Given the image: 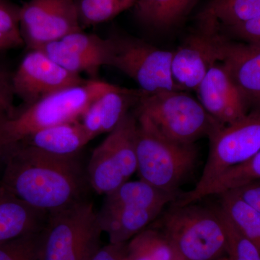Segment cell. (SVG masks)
I'll return each instance as SVG.
<instances>
[{"label": "cell", "mask_w": 260, "mask_h": 260, "mask_svg": "<svg viewBox=\"0 0 260 260\" xmlns=\"http://www.w3.org/2000/svg\"><path fill=\"white\" fill-rule=\"evenodd\" d=\"M0 183L36 209L52 213L86 200V167L75 157H61L23 143L10 147Z\"/></svg>", "instance_id": "6da1fadb"}, {"label": "cell", "mask_w": 260, "mask_h": 260, "mask_svg": "<svg viewBox=\"0 0 260 260\" xmlns=\"http://www.w3.org/2000/svg\"><path fill=\"white\" fill-rule=\"evenodd\" d=\"M136 153L140 179L177 198L179 186L194 170L198 159L194 143L168 139L141 114H138Z\"/></svg>", "instance_id": "7a4b0ae2"}, {"label": "cell", "mask_w": 260, "mask_h": 260, "mask_svg": "<svg viewBox=\"0 0 260 260\" xmlns=\"http://www.w3.org/2000/svg\"><path fill=\"white\" fill-rule=\"evenodd\" d=\"M159 230L177 259L216 260L226 252V237L218 210L191 204L172 205Z\"/></svg>", "instance_id": "3957f363"}, {"label": "cell", "mask_w": 260, "mask_h": 260, "mask_svg": "<svg viewBox=\"0 0 260 260\" xmlns=\"http://www.w3.org/2000/svg\"><path fill=\"white\" fill-rule=\"evenodd\" d=\"M116 87L100 80H85L26 106L21 112H15L6 124L8 146L39 130L79 121L90 104Z\"/></svg>", "instance_id": "277c9868"}, {"label": "cell", "mask_w": 260, "mask_h": 260, "mask_svg": "<svg viewBox=\"0 0 260 260\" xmlns=\"http://www.w3.org/2000/svg\"><path fill=\"white\" fill-rule=\"evenodd\" d=\"M210 151L204 170L192 190L179 194L173 205L202 199L204 191L229 169L246 162L260 150V107L233 124L221 125L208 137Z\"/></svg>", "instance_id": "5b68a950"}, {"label": "cell", "mask_w": 260, "mask_h": 260, "mask_svg": "<svg viewBox=\"0 0 260 260\" xmlns=\"http://www.w3.org/2000/svg\"><path fill=\"white\" fill-rule=\"evenodd\" d=\"M102 233L88 199L49 213L43 229L42 260H90L102 247Z\"/></svg>", "instance_id": "8992f818"}, {"label": "cell", "mask_w": 260, "mask_h": 260, "mask_svg": "<svg viewBox=\"0 0 260 260\" xmlns=\"http://www.w3.org/2000/svg\"><path fill=\"white\" fill-rule=\"evenodd\" d=\"M138 114L148 117L162 136L179 143L192 144L209 137L221 126L199 101L179 90L147 94L138 102Z\"/></svg>", "instance_id": "52a82bcc"}, {"label": "cell", "mask_w": 260, "mask_h": 260, "mask_svg": "<svg viewBox=\"0 0 260 260\" xmlns=\"http://www.w3.org/2000/svg\"><path fill=\"white\" fill-rule=\"evenodd\" d=\"M173 51L162 50L151 44L128 36L107 39L104 65L122 72L148 94L184 91L172 78Z\"/></svg>", "instance_id": "ba28073f"}, {"label": "cell", "mask_w": 260, "mask_h": 260, "mask_svg": "<svg viewBox=\"0 0 260 260\" xmlns=\"http://www.w3.org/2000/svg\"><path fill=\"white\" fill-rule=\"evenodd\" d=\"M138 118L128 112L99 146L86 166L90 189L107 195L137 172Z\"/></svg>", "instance_id": "9c48e42d"}, {"label": "cell", "mask_w": 260, "mask_h": 260, "mask_svg": "<svg viewBox=\"0 0 260 260\" xmlns=\"http://www.w3.org/2000/svg\"><path fill=\"white\" fill-rule=\"evenodd\" d=\"M19 29L29 50L82 30L77 0H30L19 10Z\"/></svg>", "instance_id": "30bf717a"}, {"label": "cell", "mask_w": 260, "mask_h": 260, "mask_svg": "<svg viewBox=\"0 0 260 260\" xmlns=\"http://www.w3.org/2000/svg\"><path fill=\"white\" fill-rule=\"evenodd\" d=\"M11 81L15 95L29 106L85 80L61 68L43 51L32 49L11 75Z\"/></svg>", "instance_id": "8fae6325"}, {"label": "cell", "mask_w": 260, "mask_h": 260, "mask_svg": "<svg viewBox=\"0 0 260 260\" xmlns=\"http://www.w3.org/2000/svg\"><path fill=\"white\" fill-rule=\"evenodd\" d=\"M219 36L216 28L200 25L173 51V80L183 90H196L210 68L219 62Z\"/></svg>", "instance_id": "7c38bea8"}, {"label": "cell", "mask_w": 260, "mask_h": 260, "mask_svg": "<svg viewBox=\"0 0 260 260\" xmlns=\"http://www.w3.org/2000/svg\"><path fill=\"white\" fill-rule=\"evenodd\" d=\"M207 112L222 125L233 124L248 114V104L220 62L210 68L196 90Z\"/></svg>", "instance_id": "4fadbf2b"}, {"label": "cell", "mask_w": 260, "mask_h": 260, "mask_svg": "<svg viewBox=\"0 0 260 260\" xmlns=\"http://www.w3.org/2000/svg\"><path fill=\"white\" fill-rule=\"evenodd\" d=\"M219 51V62L248 104L260 107V45L232 42L220 32Z\"/></svg>", "instance_id": "5bb4252c"}, {"label": "cell", "mask_w": 260, "mask_h": 260, "mask_svg": "<svg viewBox=\"0 0 260 260\" xmlns=\"http://www.w3.org/2000/svg\"><path fill=\"white\" fill-rule=\"evenodd\" d=\"M48 215L25 203L0 183V243L42 230Z\"/></svg>", "instance_id": "9a60e30c"}, {"label": "cell", "mask_w": 260, "mask_h": 260, "mask_svg": "<svg viewBox=\"0 0 260 260\" xmlns=\"http://www.w3.org/2000/svg\"><path fill=\"white\" fill-rule=\"evenodd\" d=\"M90 141L79 120L39 130L18 143L51 155L75 157Z\"/></svg>", "instance_id": "2e32d148"}, {"label": "cell", "mask_w": 260, "mask_h": 260, "mask_svg": "<svg viewBox=\"0 0 260 260\" xmlns=\"http://www.w3.org/2000/svg\"><path fill=\"white\" fill-rule=\"evenodd\" d=\"M161 212L135 208H101L97 214L101 229L107 234L109 243L121 244H126L147 229Z\"/></svg>", "instance_id": "e0dca14e"}, {"label": "cell", "mask_w": 260, "mask_h": 260, "mask_svg": "<svg viewBox=\"0 0 260 260\" xmlns=\"http://www.w3.org/2000/svg\"><path fill=\"white\" fill-rule=\"evenodd\" d=\"M106 196L102 209L135 208L162 211L166 205L177 199L176 195L160 190L143 179L126 181Z\"/></svg>", "instance_id": "ac0fdd59"}, {"label": "cell", "mask_w": 260, "mask_h": 260, "mask_svg": "<svg viewBox=\"0 0 260 260\" xmlns=\"http://www.w3.org/2000/svg\"><path fill=\"white\" fill-rule=\"evenodd\" d=\"M260 15V0H211L200 12V25L220 29L238 25Z\"/></svg>", "instance_id": "d6986e66"}, {"label": "cell", "mask_w": 260, "mask_h": 260, "mask_svg": "<svg viewBox=\"0 0 260 260\" xmlns=\"http://www.w3.org/2000/svg\"><path fill=\"white\" fill-rule=\"evenodd\" d=\"M196 0H137L135 13L141 23L157 30L177 25Z\"/></svg>", "instance_id": "ffe728a7"}, {"label": "cell", "mask_w": 260, "mask_h": 260, "mask_svg": "<svg viewBox=\"0 0 260 260\" xmlns=\"http://www.w3.org/2000/svg\"><path fill=\"white\" fill-rule=\"evenodd\" d=\"M220 208L260 251V213L233 191L218 194Z\"/></svg>", "instance_id": "44dd1931"}, {"label": "cell", "mask_w": 260, "mask_h": 260, "mask_svg": "<svg viewBox=\"0 0 260 260\" xmlns=\"http://www.w3.org/2000/svg\"><path fill=\"white\" fill-rule=\"evenodd\" d=\"M56 64L76 75L86 73L95 76L101 67L102 61L96 58L83 55L65 46L61 41H56L44 44L39 48Z\"/></svg>", "instance_id": "7402d4cb"}, {"label": "cell", "mask_w": 260, "mask_h": 260, "mask_svg": "<svg viewBox=\"0 0 260 260\" xmlns=\"http://www.w3.org/2000/svg\"><path fill=\"white\" fill-rule=\"evenodd\" d=\"M260 180V150L250 159L224 172L204 191L202 199L234 190L253 181Z\"/></svg>", "instance_id": "603a6c76"}, {"label": "cell", "mask_w": 260, "mask_h": 260, "mask_svg": "<svg viewBox=\"0 0 260 260\" xmlns=\"http://www.w3.org/2000/svg\"><path fill=\"white\" fill-rule=\"evenodd\" d=\"M137 0H77L81 27L93 26L112 20L133 8Z\"/></svg>", "instance_id": "cb8c5ba5"}, {"label": "cell", "mask_w": 260, "mask_h": 260, "mask_svg": "<svg viewBox=\"0 0 260 260\" xmlns=\"http://www.w3.org/2000/svg\"><path fill=\"white\" fill-rule=\"evenodd\" d=\"M43 229L0 243V260H42Z\"/></svg>", "instance_id": "d4e9b609"}, {"label": "cell", "mask_w": 260, "mask_h": 260, "mask_svg": "<svg viewBox=\"0 0 260 260\" xmlns=\"http://www.w3.org/2000/svg\"><path fill=\"white\" fill-rule=\"evenodd\" d=\"M217 210L225 229L229 260H260V251L255 244L234 225L220 208Z\"/></svg>", "instance_id": "484cf974"}, {"label": "cell", "mask_w": 260, "mask_h": 260, "mask_svg": "<svg viewBox=\"0 0 260 260\" xmlns=\"http://www.w3.org/2000/svg\"><path fill=\"white\" fill-rule=\"evenodd\" d=\"M128 245L146 253L155 260H176L177 256L159 229H145L127 242Z\"/></svg>", "instance_id": "4316f807"}, {"label": "cell", "mask_w": 260, "mask_h": 260, "mask_svg": "<svg viewBox=\"0 0 260 260\" xmlns=\"http://www.w3.org/2000/svg\"><path fill=\"white\" fill-rule=\"evenodd\" d=\"M14 96L11 75L0 69V168H3L5 157L10 150L6 139V124L15 112L13 106Z\"/></svg>", "instance_id": "83f0119b"}, {"label": "cell", "mask_w": 260, "mask_h": 260, "mask_svg": "<svg viewBox=\"0 0 260 260\" xmlns=\"http://www.w3.org/2000/svg\"><path fill=\"white\" fill-rule=\"evenodd\" d=\"M59 41L72 50L83 55L96 58L104 66L107 39H102L94 34H86L80 30L68 34Z\"/></svg>", "instance_id": "f1b7e54d"}, {"label": "cell", "mask_w": 260, "mask_h": 260, "mask_svg": "<svg viewBox=\"0 0 260 260\" xmlns=\"http://www.w3.org/2000/svg\"><path fill=\"white\" fill-rule=\"evenodd\" d=\"M228 38L240 39L246 44L260 45V15L249 21L219 30Z\"/></svg>", "instance_id": "f546056e"}, {"label": "cell", "mask_w": 260, "mask_h": 260, "mask_svg": "<svg viewBox=\"0 0 260 260\" xmlns=\"http://www.w3.org/2000/svg\"><path fill=\"white\" fill-rule=\"evenodd\" d=\"M80 124L90 140L103 133V114L100 97L83 113Z\"/></svg>", "instance_id": "4dcf8cb0"}, {"label": "cell", "mask_w": 260, "mask_h": 260, "mask_svg": "<svg viewBox=\"0 0 260 260\" xmlns=\"http://www.w3.org/2000/svg\"><path fill=\"white\" fill-rule=\"evenodd\" d=\"M19 10L20 8L0 0V32L20 34Z\"/></svg>", "instance_id": "1f68e13d"}, {"label": "cell", "mask_w": 260, "mask_h": 260, "mask_svg": "<svg viewBox=\"0 0 260 260\" xmlns=\"http://www.w3.org/2000/svg\"><path fill=\"white\" fill-rule=\"evenodd\" d=\"M232 191L260 213V180L253 181Z\"/></svg>", "instance_id": "d6a6232c"}, {"label": "cell", "mask_w": 260, "mask_h": 260, "mask_svg": "<svg viewBox=\"0 0 260 260\" xmlns=\"http://www.w3.org/2000/svg\"><path fill=\"white\" fill-rule=\"evenodd\" d=\"M126 244H114L102 246L90 260H125Z\"/></svg>", "instance_id": "836d02e7"}, {"label": "cell", "mask_w": 260, "mask_h": 260, "mask_svg": "<svg viewBox=\"0 0 260 260\" xmlns=\"http://www.w3.org/2000/svg\"><path fill=\"white\" fill-rule=\"evenodd\" d=\"M24 44L20 34L0 32V51L20 47Z\"/></svg>", "instance_id": "e575fe53"}, {"label": "cell", "mask_w": 260, "mask_h": 260, "mask_svg": "<svg viewBox=\"0 0 260 260\" xmlns=\"http://www.w3.org/2000/svg\"><path fill=\"white\" fill-rule=\"evenodd\" d=\"M125 260H155L146 253L128 245L126 243Z\"/></svg>", "instance_id": "d590c367"}, {"label": "cell", "mask_w": 260, "mask_h": 260, "mask_svg": "<svg viewBox=\"0 0 260 260\" xmlns=\"http://www.w3.org/2000/svg\"><path fill=\"white\" fill-rule=\"evenodd\" d=\"M176 260H182V259H176Z\"/></svg>", "instance_id": "8d00e7d4"}]
</instances>
